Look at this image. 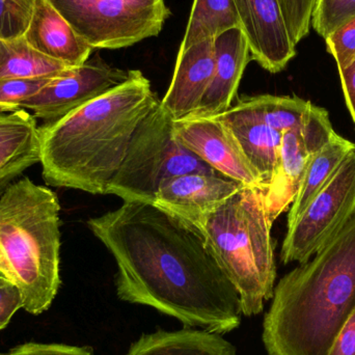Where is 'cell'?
<instances>
[{
	"mask_svg": "<svg viewBox=\"0 0 355 355\" xmlns=\"http://www.w3.org/2000/svg\"><path fill=\"white\" fill-rule=\"evenodd\" d=\"M87 227L116 261L119 300L149 306L185 327L223 336L239 327L237 290L187 221L137 200L89 219Z\"/></svg>",
	"mask_w": 355,
	"mask_h": 355,
	"instance_id": "6da1fadb",
	"label": "cell"
},
{
	"mask_svg": "<svg viewBox=\"0 0 355 355\" xmlns=\"http://www.w3.org/2000/svg\"><path fill=\"white\" fill-rule=\"evenodd\" d=\"M160 103L149 79L131 71L122 85L40 127L47 185L107 194L137 127Z\"/></svg>",
	"mask_w": 355,
	"mask_h": 355,
	"instance_id": "7a4b0ae2",
	"label": "cell"
},
{
	"mask_svg": "<svg viewBox=\"0 0 355 355\" xmlns=\"http://www.w3.org/2000/svg\"><path fill=\"white\" fill-rule=\"evenodd\" d=\"M355 310V212L337 236L275 287L263 322L268 355H327Z\"/></svg>",
	"mask_w": 355,
	"mask_h": 355,
	"instance_id": "3957f363",
	"label": "cell"
},
{
	"mask_svg": "<svg viewBox=\"0 0 355 355\" xmlns=\"http://www.w3.org/2000/svg\"><path fill=\"white\" fill-rule=\"evenodd\" d=\"M60 211L56 194L27 177L0 196V273L35 316L49 310L62 285Z\"/></svg>",
	"mask_w": 355,
	"mask_h": 355,
	"instance_id": "277c9868",
	"label": "cell"
},
{
	"mask_svg": "<svg viewBox=\"0 0 355 355\" xmlns=\"http://www.w3.org/2000/svg\"><path fill=\"white\" fill-rule=\"evenodd\" d=\"M265 190L243 186L212 210L182 218L204 236L237 290L245 317L263 312L265 302L272 300L277 279Z\"/></svg>",
	"mask_w": 355,
	"mask_h": 355,
	"instance_id": "5b68a950",
	"label": "cell"
},
{
	"mask_svg": "<svg viewBox=\"0 0 355 355\" xmlns=\"http://www.w3.org/2000/svg\"><path fill=\"white\" fill-rule=\"evenodd\" d=\"M191 173L220 175L178 141L174 120L159 103L137 127L107 194L153 202L164 182Z\"/></svg>",
	"mask_w": 355,
	"mask_h": 355,
	"instance_id": "8992f818",
	"label": "cell"
},
{
	"mask_svg": "<svg viewBox=\"0 0 355 355\" xmlns=\"http://www.w3.org/2000/svg\"><path fill=\"white\" fill-rule=\"evenodd\" d=\"M95 49H122L162 33L171 15L164 0H50Z\"/></svg>",
	"mask_w": 355,
	"mask_h": 355,
	"instance_id": "52a82bcc",
	"label": "cell"
},
{
	"mask_svg": "<svg viewBox=\"0 0 355 355\" xmlns=\"http://www.w3.org/2000/svg\"><path fill=\"white\" fill-rule=\"evenodd\" d=\"M354 212L355 150L288 225L281 252L284 264L310 261L339 234Z\"/></svg>",
	"mask_w": 355,
	"mask_h": 355,
	"instance_id": "ba28073f",
	"label": "cell"
},
{
	"mask_svg": "<svg viewBox=\"0 0 355 355\" xmlns=\"http://www.w3.org/2000/svg\"><path fill=\"white\" fill-rule=\"evenodd\" d=\"M131 71L110 66L97 56L53 77L21 108L31 110L45 123L56 122L122 85L130 77Z\"/></svg>",
	"mask_w": 355,
	"mask_h": 355,
	"instance_id": "9c48e42d",
	"label": "cell"
},
{
	"mask_svg": "<svg viewBox=\"0 0 355 355\" xmlns=\"http://www.w3.org/2000/svg\"><path fill=\"white\" fill-rule=\"evenodd\" d=\"M178 141L221 176L248 187L265 188L232 131L214 116H187L174 121ZM266 189V188H265Z\"/></svg>",
	"mask_w": 355,
	"mask_h": 355,
	"instance_id": "30bf717a",
	"label": "cell"
},
{
	"mask_svg": "<svg viewBox=\"0 0 355 355\" xmlns=\"http://www.w3.org/2000/svg\"><path fill=\"white\" fill-rule=\"evenodd\" d=\"M252 60L269 73L282 72L295 58L279 0H233Z\"/></svg>",
	"mask_w": 355,
	"mask_h": 355,
	"instance_id": "8fae6325",
	"label": "cell"
},
{
	"mask_svg": "<svg viewBox=\"0 0 355 355\" xmlns=\"http://www.w3.org/2000/svg\"><path fill=\"white\" fill-rule=\"evenodd\" d=\"M215 69L200 105L190 116H213L232 107L246 66L252 60L250 46L240 27L214 39Z\"/></svg>",
	"mask_w": 355,
	"mask_h": 355,
	"instance_id": "7c38bea8",
	"label": "cell"
},
{
	"mask_svg": "<svg viewBox=\"0 0 355 355\" xmlns=\"http://www.w3.org/2000/svg\"><path fill=\"white\" fill-rule=\"evenodd\" d=\"M214 69V40L196 44L178 53L172 83L160 101L173 120L193 114L210 85Z\"/></svg>",
	"mask_w": 355,
	"mask_h": 355,
	"instance_id": "4fadbf2b",
	"label": "cell"
},
{
	"mask_svg": "<svg viewBox=\"0 0 355 355\" xmlns=\"http://www.w3.org/2000/svg\"><path fill=\"white\" fill-rule=\"evenodd\" d=\"M243 185L221 175L191 173L164 182L153 204L180 218L212 210Z\"/></svg>",
	"mask_w": 355,
	"mask_h": 355,
	"instance_id": "5bb4252c",
	"label": "cell"
},
{
	"mask_svg": "<svg viewBox=\"0 0 355 355\" xmlns=\"http://www.w3.org/2000/svg\"><path fill=\"white\" fill-rule=\"evenodd\" d=\"M24 37L37 52L70 68L87 62L94 51L50 0H35Z\"/></svg>",
	"mask_w": 355,
	"mask_h": 355,
	"instance_id": "9a60e30c",
	"label": "cell"
},
{
	"mask_svg": "<svg viewBox=\"0 0 355 355\" xmlns=\"http://www.w3.org/2000/svg\"><path fill=\"white\" fill-rule=\"evenodd\" d=\"M40 162L41 137L35 116L23 108L0 112V192Z\"/></svg>",
	"mask_w": 355,
	"mask_h": 355,
	"instance_id": "2e32d148",
	"label": "cell"
},
{
	"mask_svg": "<svg viewBox=\"0 0 355 355\" xmlns=\"http://www.w3.org/2000/svg\"><path fill=\"white\" fill-rule=\"evenodd\" d=\"M213 116L229 127L266 188L277 173L283 133L267 126L236 106Z\"/></svg>",
	"mask_w": 355,
	"mask_h": 355,
	"instance_id": "e0dca14e",
	"label": "cell"
},
{
	"mask_svg": "<svg viewBox=\"0 0 355 355\" xmlns=\"http://www.w3.org/2000/svg\"><path fill=\"white\" fill-rule=\"evenodd\" d=\"M126 355H237V349L220 334L184 327L143 334Z\"/></svg>",
	"mask_w": 355,
	"mask_h": 355,
	"instance_id": "ac0fdd59",
	"label": "cell"
},
{
	"mask_svg": "<svg viewBox=\"0 0 355 355\" xmlns=\"http://www.w3.org/2000/svg\"><path fill=\"white\" fill-rule=\"evenodd\" d=\"M310 159L300 128L283 133L277 173L265 190V205L272 223L293 202Z\"/></svg>",
	"mask_w": 355,
	"mask_h": 355,
	"instance_id": "d6986e66",
	"label": "cell"
},
{
	"mask_svg": "<svg viewBox=\"0 0 355 355\" xmlns=\"http://www.w3.org/2000/svg\"><path fill=\"white\" fill-rule=\"evenodd\" d=\"M355 150V144L336 133L331 141L313 156L306 166L300 190L288 214V225L306 208L315 194L333 176L343 160Z\"/></svg>",
	"mask_w": 355,
	"mask_h": 355,
	"instance_id": "ffe728a7",
	"label": "cell"
},
{
	"mask_svg": "<svg viewBox=\"0 0 355 355\" xmlns=\"http://www.w3.org/2000/svg\"><path fill=\"white\" fill-rule=\"evenodd\" d=\"M240 27L233 0H193L179 52Z\"/></svg>",
	"mask_w": 355,
	"mask_h": 355,
	"instance_id": "44dd1931",
	"label": "cell"
},
{
	"mask_svg": "<svg viewBox=\"0 0 355 355\" xmlns=\"http://www.w3.org/2000/svg\"><path fill=\"white\" fill-rule=\"evenodd\" d=\"M70 69L31 47L24 35L16 39L0 37V80L31 77H53Z\"/></svg>",
	"mask_w": 355,
	"mask_h": 355,
	"instance_id": "7402d4cb",
	"label": "cell"
},
{
	"mask_svg": "<svg viewBox=\"0 0 355 355\" xmlns=\"http://www.w3.org/2000/svg\"><path fill=\"white\" fill-rule=\"evenodd\" d=\"M311 102L289 96L261 95L238 100L236 107L281 133L300 128Z\"/></svg>",
	"mask_w": 355,
	"mask_h": 355,
	"instance_id": "603a6c76",
	"label": "cell"
},
{
	"mask_svg": "<svg viewBox=\"0 0 355 355\" xmlns=\"http://www.w3.org/2000/svg\"><path fill=\"white\" fill-rule=\"evenodd\" d=\"M355 19V0H316L311 26L327 39L340 27Z\"/></svg>",
	"mask_w": 355,
	"mask_h": 355,
	"instance_id": "cb8c5ba5",
	"label": "cell"
},
{
	"mask_svg": "<svg viewBox=\"0 0 355 355\" xmlns=\"http://www.w3.org/2000/svg\"><path fill=\"white\" fill-rule=\"evenodd\" d=\"M300 131L311 158L322 150L336 135L327 110L312 103L306 110Z\"/></svg>",
	"mask_w": 355,
	"mask_h": 355,
	"instance_id": "d4e9b609",
	"label": "cell"
},
{
	"mask_svg": "<svg viewBox=\"0 0 355 355\" xmlns=\"http://www.w3.org/2000/svg\"><path fill=\"white\" fill-rule=\"evenodd\" d=\"M53 77L2 79L0 80V112L19 110L26 100L37 95Z\"/></svg>",
	"mask_w": 355,
	"mask_h": 355,
	"instance_id": "484cf974",
	"label": "cell"
},
{
	"mask_svg": "<svg viewBox=\"0 0 355 355\" xmlns=\"http://www.w3.org/2000/svg\"><path fill=\"white\" fill-rule=\"evenodd\" d=\"M35 0H0V37H23L35 8Z\"/></svg>",
	"mask_w": 355,
	"mask_h": 355,
	"instance_id": "4316f807",
	"label": "cell"
},
{
	"mask_svg": "<svg viewBox=\"0 0 355 355\" xmlns=\"http://www.w3.org/2000/svg\"><path fill=\"white\" fill-rule=\"evenodd\" d=\"M324 40L327 51L335 58L339 71L347 68L355 60V19Z\"/></svg>",
	"mask_w": 355,
	"mask_h": 355,
	"instance_id": "83f0119b",
	"label": "cell"
},
{
	"mask_svg": "<svg viewBox=\"0 0 355 355\" xmlns=\"http://www.w3.org/2000/svg\"><path fill=\"white\" fill-rule=\"evenodd\" d=\"M0 355H95V352L89 346L28 342L16 346Z\"/></svg>",
	"mask_w": 355,
	"mask_h": 355,
	"instance_id": "f1b7e54d",
	"label": "cell"
},
{
	"mask_svg": "<svg viewBox=\"0 0 355 355\" xmlns=\"http://www.w3.org/2000/svg\"><path fill=\"white\" fill-rule=\"evenodd\" d=\"M23 308L22 296L14 284L0 281V331L6 329L17 311Z\"/></svg>",
	"mask_w": 355,
	"mask_h": 355,
	"instance_id": "f546056e",
	"label": "cell"
},
{
	"mask_svg": "<svg viewBox=\"0 0 355 355\" xmlns=\"http://www.w3.org/2000/svg\"><path fill=\"white\" fill-rule=\"evenodd\" d=\"M327 355H355V310L342 327Z\"/></svg>",
	"mask_w": 355,
	"mask_h": 355,
	"instance_id": "4dcf8cb0",
	"label": "cell"
},
{
	"mask_svg": "<svg viewBox=\"0 0 355 355\" xmlns=\"http://www.w3.org/2000/svg\"><path fill=\"white\" fill-rule=\"evenodd\" d=\"M346 105L355 124V60L350 66L339 71Z\"/></svg>",
	"mask_w": 355,
	"mask_h": 355,
	"instance_id": "1f68e13d",
	"label": "cell"
},
{
	"mask_svg": "<svg viewBox=\"0 0 355 355\" xmlns=\"http://www.w3.org/2000/svg\"><path fill=\"white\" fill-rule=\"evenodd\" d=\"M1 279H4V277L1 275V273H0V281H1Z\"/></svg>",
	"mask_w": 355,
	"mask_h": 355,
	"instance_id": "d6a6232c",
	"label": "cell"
}]
</instances>
